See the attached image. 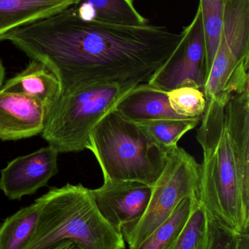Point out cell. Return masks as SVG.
Returning a JSON list of instances; mask_svg holds the SVG:
<instances>
[{
    "mask_svg": "<svg viewBox=\"0 0 249 249\" xmlns=\"http://www.w3.org/2000/svg\"><path fill=\"white\" fill-rule=\"evenodd\" d=\"M183 38L164 26H124L86 20L74 7L0 36L45 64L61 96L95 83H148Z\"/></svg>",
    "mask_w": 249,
    "mask_h": 249,
    "instance_id": "cell-1",
    "label": "cell"
},
{
    "mask_svg": "<svg viewBox=\"0 0 249 249\" xmlns=\"http://www.w3.org/2000/svg\"><path fill=\"white\" fill-rule=\"evenodd\" d=\"M206 102L196 135L203 152L197 197L216 225L240 235L249 231V88Z\"/></svg>",
    "mask_w": 249,
    "mask_h": 249,
    "instance_id": "cell-2",
    "label": "cell"
},
{
    "mask_svg": "<svg viewBox=\"0 0 249 249\" xmlns=\"http://www.w3.org/2000/svg\"><path fill=\"white\" fill-rule=\"evenodd\" d=\"M42 206L26 249H49L72 241L85 249H124L122 235L102 216L90 189L67 184L41 196Z\"/></svg>",
    "mask_w": 249,
    "mask_h": 249,
    "instance_id": "cell-3",
    "label": "cell"
},
{
    "mask_svg": "<svg viewBox=\"0 0 249 249\" xmlns=\"http://www.w3.org/2000/svg\"><path fill=\"white\" fill-rule=\"evenodd\" d=\"M87 149L99 162L104 181H137L153 187L168 160V154L140 125L115 109L95 126Z\"/></svg>",
    "mask_w": 249,
    "mask_h": 249,
    "instance_id": "cell-4",
    "label": "cell"
},
{
    "mask_svg": "<svg viewBox=\"0 0 249 249\" xmlns=\"http://www.w3.org/2000/svg\"><path fill=\"white\" fill-rule=\"evenodd\" d=\"M137 86L95 83L61 96L50 110L41 136L58 153L87 149L96 124Z\"/></svg>",
    "mask_w": 249,
    "mask_h": 249,
    "instance_id": "cell-5",
    "label": "cell"
},
{
    "mask_svg": "<svg viewBox=\"0 0 249 249\" xmlns=\"http://www.w3.org/2000/svg\"><path fill=\"white\" fill-rule=\"evenodd\" d=\"M200 174V164L185 149L178 146L168 154L144 215L124 238L130 248L138 245L164 223L184 199L197 195Z\"/></svg>",
    "mask_w": 249,
    "mask_h": 249,
    "instance_id": "cell-6",
    "label": "cell"
},
{
    "mask_svg": "<svg viewBox=\"0 0 249 249\" xmlns=\"http://www.w3.org/2000/svg\"><path fill=\"white\" fill-rule=\"evenodd\" d=\"M181 32L182 39L172 55L148 82L166 93L187 86L203 90L206 83V40L199 7L192 21Z\"/></svg>",
    "mask_w": 249,
    "mask_h": 249,
    "instance_id": "cell-7",
    "label": "cell"
},
{
    "mask_svg": "<svg viewBox=\"0 0 249 249\" xmlns=\"http://www.w3.org/2000/svg\"><path fill=\"white\" fill-rule=\"evenodd\" d=\"M90 192L102 216L124 238L144 215L152 187L137 181H104Z\"/></svg>",
    "mask_w": 249,
    "mask_h": 249,
    "instance_id": "cell-8",
    "label": "cell"
},
{
    "mask_svg": "<svg viewBox=\"0 0 249 249\" xmlns=\"http://www.w3.org/2000/svg\"><path fill=\"white\" fill-rule=\"evenodd\" d=\"M58 154L48 145L13 160L1 171L0 190L10 200L34 194L58 172Z\"/></svg>",
    "mask_w": 249,
    "mask_h": 249,
    "instance_id": "cell-9",
    "label": "cell"
},
{
    "mask_svg": "<svg viewBox=\"0 0 249 249\" xmlns=\"http://www.w3.org/2000/svg\"><path fill=\"white\" fill-rule=\"evenodd\" d=\"M48 115L47 108L36 99L0 90L1 140H19L40 134Z\"/></svg>",
    "mask_w": 249,
    "mask_h": 249,
    "instance_id": "cell-10",
    "label": "cell"
},
{
    "mask_svg": "<svg viewBox=\"0 0 249 249\" xmlns=\"http://www.w3.org/2000/svg\"><path fill=\"white\" fill-rule=\"evenodd\" d=\"M115 110L135 124L167 118H181L172 110L166 92L141 83L132 89L116 105Z\"/></svg>",
    "mask_w": 249,
    "mask_h": 249,
    "instance_id": "cell-11",
    "label": "cell"
},
{
    "mask_svg": "<svg viewBox=\"0 0 249 249\" xmlns=\"http://www.w3.org/2000/svg\"><path fill=\"white\" fill-rule=\"evenodd\" d=\"M1 91L20 93L36 99L50 110L61 97V86L55 74L45 64L32 59L24 70L10 79Z\"/></svg>",
    "mask_w": 249,
    "mask_h": 249,
    "instance_id": "cell-12",
    "label": "cell"
},
{
    "mask_svg": "<svg viewBox=\"0 0 249 249\" xmlns=\"http://www.w3.org/2000/svg\"><path fill=\"white\" fill-rule=\"evenodd\" d=\"M79 0H0V36L64 11Z\"/></svg>",
    "mask_w": 249,
    "mask_h": 249,
    "instance_id": "cell-13",
    "label": "cell"
},
{
    "mask_svg": "<svg viewBox=\"0 0 249 249\" xmlns=\"http://www.w3.org/2000/svg\"><path fill=\"white\" fill-rule=\"evenodd\" d=\"M73 7L83 20L135 27L149 24L136 10L133 0H79Z\"/></svg>",
    "mask_w": 249,
    "mask_h": 249,
    "instance_id": "cell-14",
    "label": "cell"
},
{
    "mask_svg": "<svg viewBox=\"0 0 249 249\" xmlns=\"http://www.w3.org/2000/svg\"><path fill=\"white\" fill-rule=\"evenodd\" d=\"M219 44L241 62H249V0H226Z\"/></svg>",
    "mask_w": 249,
    "mask_h": 249,
    "instance_id": "cell-15",
    "label": "cell"
},
{
    "mask_svg": "<svg viewBox=\"0 0 249 249\" xmlns=\"http://www.w3.org/2000/svg\"><path fill=\"white\" fill-rule=\"evenodd\" d=\"M41 206L39 197L4 220L0 226V249H26L35 234Z\"/></svg>",
    "mask_w": 249,
    "mask_h": 249,
    "instance_id": "cell-16",
    "label": "cell"
},
{
    "mask_svg": "<svg viewBox=\"0 0 249 249\" xmlns=\"http://www.w3.org/2000/svg\"><path fill=\"white\" fill-rule=\"evenodd\" d=\"M201 118H167L137 124L168 154L178 146V142L184 135L200 124Z\"/></svg>",
    "mask_w": 249,
    "mask_h": 249,
    "instance_id": "cell-17",
    "label": "cell"
},
{
    "mask_svg": "<svg viewBox=\"0 0 249 249\" xmlns=\"http://www.w3.org/2000/svg\"><path fill=\"white\" fill-rule=\"evenodd\" d=\"M209 214L194 196L185 226L167 249H209Z\"/></svg>",
    "mask_w": 249,
    "mask_h": 249,
    "instance_id": "cell-18",
    "label": "cell"
},
{
    "mask_svg": "<svg viewBox=\"0 0 249 249\" xmlns=\"http://www.w3.org/2000/svg\"><path fill=\"white\" fill-rule=\"evenodd\" d=\"M225 2L226 0H200L198 7L206 40V80L222 36Z\"/></svg>",
    "mask_w": 249,
    "mask_h": 249,
    "instance_id": "cell-19",
    "label": "cell"
},
{
    "mask_svg": "<svg viewBox=\"0 0 249 249\" xmlns=\"http://www.w3.org/2000/svg\"><path fill=\"white\" fill-rule=\"evenodd\" d=\"M192 197L184 199L175 208L170 217L158 227L144 241L129 249H167L181 233L191 212Z\"/></svg>",
    "mask_w": 249,
    "mask_h": 249,
    "instance_id": "cell-20",
    "label": "cell"
},
{
    "mask_svg": "<svg viewBox=\"0 0 249 249\" xmlns=\"http://www.w3.org/2000/svg\"><path fill=\"white\" fill-rule=\"evenodd\" d=\"M170 105L175 114L182 118H202L206 110L204 92L194 86H181L167 92Z\"/></svg>",
    "mask_w": 249,
    "mask_h": 249,
    "instance_id": "cell-21",
    "label": "cell"
},
{
    "mask_svg": "<svg viewBox=\"0 0 249 249\" xmlns=\"http://www.w3.org/2000/svg\"><path fill=\"white\" fill-rule=\"evenodd\" d=\"M209 249H234L236 243V234L232 233L216 225L209 216Z\"/></svg>",
    "mask_w": 249,
    "mask_h": 249,
    "instance_id": "cell-22",
    "label": "cell"
},
{
    "mask_svg": "<svg viewBox=\"0 0 249 249\" xmlns=\"http://www.w3.org/2000/svg\"><path fill=\"white\" fill-rule=\"evenodd\" d=\"M234 249H249V231L238 235Z\"/></svg>",
    "mask_w": 249,
    "mask_h": 249,
    "instance_id": "cell-23",
    "label": "cell"
},
{
    "mask_svg": "<svg viewBox=\"0 0 249 249\" xmlns=\"http://www.w3.org/2000/svg\"><path fill=\"white\" fill-rule=\"evenodd\" d=\"M49 249H85L77 243L72 241H64L56 244Z\"/></svg>",
    "mask_w": 249,
    "mask_h": 249,
    "instance_id": "cell-24",
    "label": "cell"
},
{
    "mask_svg": "<svg viewBox=\"0 0 249 249\" xmlns=\"http://www.w3.org/2000/svg\"><path fill=\"white\" fill-rule=\"evenodd\" d=\"M4 74H5V70H4V66L0 60V90L3 86V82H4Z\"/></svg>",
    "mask_w": 249,
    "mask_h": 249,
    "instance_id": "cell-25",
    "label": "cell"
}]
</instances>
